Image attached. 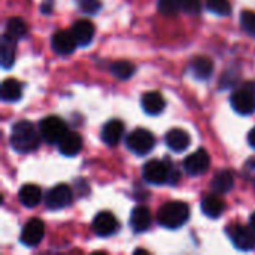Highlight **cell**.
Here are the masks:
<instances>
[{
	"label": "cell",
	"instance_id": "6da1fadb",
	"mask_svg": "<svg viewBox=\"0 0 255 255\" xmlns=\"http://www.w3.org/2000/svg\"><path fill=\"white\" fill-rule=\"evenodd\" d=\"M39 137L34 126L30 121H18L10 130V145L18 152H31L39 146Z\"/></svg>",
	"mask_w": 255,
	"mask_h": 255
},
{
	"label": "cell",
	"instance_id": "7a4b0ae2",
	"mask_svg": "<svg viewBox=\"0 0 255 255\" xmlns=\"http://www.w3.org/2000/svg\"><path fill=\"white\" fill-rule=\"evenodd\" d=\"M190 218V208L184 202H169L164 203L157 212V223L169 230H176L182 227Z\"/></svg>",
	"mask_w": 255,
	"mask_h": 255
},
{
	"label": "cell",
	"instance_id": "3957f363",
	"mask_svg": "<svg viewBox=\"0 0 255 255\" xmlns=\"http://www.w3.org/2000/svg\"><path fill=\"white\" fill-rule=\"evenodd\" d=\"M39 133L45 142L58 143L67 133V126L58 117H46L39 123Z\"/></svg>",
	"mask_w": 255,
	"mask_h": 255
},
{
	"label": "cell",
	"instance_id": "277c9868",
	"mask_svg": "<svg viewBox=\"0 0 255 255\" xmlns=\"http://www.w3.org/2000/svg\"><path fill=\"white\" fill-rule=\"evenodd\" d=\"M126 143L127 148L136 155H146L148 152L152 151L155 145V137L152 136L151 131L145 128H136L127 136Z\"/></svg>",
	"mask_w": 255,
	"mask_h": 255
},
{
	"label": "cell",
	"instance_id": "5b68a950",
	"mask_svg": "<svg viewBox=\"0 0 255 255\" xmlns=\"http://www.w3.org/2000/svg\"><path fill=\"white\" fill-rule=\"evenodd\" d=\"M142 175L148 184H152V185L166 184V182H169V178H170L169 164H167V161L151 160V161L145 163V166L142 169Z\"/></svg>",
	"mask_w": 255,
	"mask_h": 255
},
{
	"label": "cell",
	"instance_id": "8992f818",
	"mask_svg": "<svg viewBox=\"0 0 255 255\" xmlns=\"http://www.w3.org/2000/svg\"><path fill=\"white\" fill-rule=\"evenodd\" d=\"M227 236L230 238L232 244L241 250V251H250L255 248V241H254V232L253 229L244 227L241 224H232L230 227L226 229Z\"/></svg>",
	"mask_w": 255,
	"mask_h": 255
},
{
	"label": "cell",
	"instance_id": "52a82bcc",
	"mask_svg": "<svg viewBox=\"0 0 255 255\" xmlns=\"http://www.w3.org/2000/svg\"><path fill=\"white\" fill-rule=\"evenodd\" d=\"M72 199H73V194H72L70 187L66 184H58L48 191L45 197V205L51 211L64 209L66 206L72 203Z\"/></svg>",
	"mask_w": 255,
	"mask_h": 255
},
{
	"label": "cell",
	"instance_id": "ba28073f",
	"mask_svg": "<svg viewBox=\"0 0 255 255\" xmlns=\"http://www.w3.org/2000/svg\"><path fill=\"white\" fill-rule=\"evenodd\" d=\"M230 103L239 115H250L255 109V94L250 87L244 85V88H239L232 94Z\"/></svg>",
	"mask_w": 255,
	"mask_h": 255
},
{
	"label": "cell",
	"instance_id": "9c48e42d",
	"mask_svg": "<svg viewBox=\"0 0 255 255\" xmlns=\"http://www.w3.org/2000/svg\"><path fill=\"white\" fill-rule=\"evenodd\" d=\"M45 236V224L39 218H31L22 227L19 242L25 247H37Z\"/></svg>",
	"mask_w": 255,
	"mask_h": 255
},
{
	"label": "cell",
	"instance_id": "30bf717a",
	"mask_svg": "<svg viewBox=\"0 0 255 255\" xmlns=\"http://www.w3.org/2000/svg\"><path fill=\"white\" fill-rule=\"evenodd\" d=\"M209 166H211V158H209V154L203 148L197 149L196 152H193L184 160V169L191 176L205 173L209 169Z\"/></svg>",
	"mask_w": 255,
	"mask_h": 255
},
{
	"label": "cell",
	"instance_id": "8fae6325",
	"mask_svg": "<svg viewBox=\"0 0 255 255\" xmlns=\"http://www.w3.org/2000/svg\"><path fill=\"white\" fill-rule=\"evenodd\" d=\"M118 229V221L111 212H100L93 220V232L100 238H108L114 235Z\"/></svg>",
	"mask_w": 255,
	"mask_h": 255
},
{
	"label": "cell",
	"instance_id": "7c38bea8",
	"mask_svg": "<svg viewBox=\"0 0 255 255\" xmlns=\"http://www.w3.org/2000/svg\"><path fill=\"white\" fill-rule=\"evenodd\" d=\"M78 42L70 31H66V30H60L57 33H54L52 39H51V46L52 49L60 54V55H67V54H72L76 48Z\"/></svg>",
	"mask_w": 255,
	"mask_h": 255
},
{
	"label": "cell",
	"instance_id": "4fadbf2b",
	"mask_svg": "<svg viewBox=\"0 0 255 255\" xmlns=\"http://www.w3.org/2000/svg\"><path fill=\"white\" fill-rule=\"evenodd\" d=\"M151 223H152V215L146 206H137L131 211L130 227L133 232H136V233L146 232L151 227Z\"/></svg>",
	"mask_w": 255,
	"mask_h": 255
},
{
	"label": "cell",
	"instance_id": "5bb4252c",
	"mask_svg": "<svg viewBox=\"0 0 255 255\" xmlns=\"http://www.w3.org/2000/svg\"><path fill=\"white\" fill-rule=\"evenodd\" d=\"M190 70L193 73V76L199 81H206L212 76L214 73V63L209 57L205 55H199L194 57L190 61Z\"/></svg>",
	"mask_w": 255,
	"mask_h": 255
},
{
	"label": "cell",
	"instance_id": "9a60e30c",
	"mask_svg": "<svg viewBox=\"0 0 255 255\" xmlns=\"http://www.w3.org/2000/svg\"><path fill=\"white\" fill-rule=\"evenodd\" d=\"M190 143H191V137L182 128H172L166 134V145L175 152L185 151L190 146Z\"/></svg>",
	"mask_w": 255,
	"mask_h": 255
},
{
	"label": "cell",
	"instance_id": "2e32d148",
	"mask_svg": "<svg viewBox=\"0 0 255 255\" xmlns=\"http://www.w3.org/2000/svg\"><path fill=\"white\" fill-rule=\"evenodd\" d=\"M123 133H124V124H123V121H120V120H111L102 128V140L106 145H109V146H115L121 140Z\"/></svg>",
	"mask_w": 255,
	"mask_h": 255
},
{
	"label": "cell",
	"instance_id": "e0dca14e",
	"mask_svg": "<svg viewBox=\"0 0 255 255\" xmlns=\"http://www.w3.org/2000/svg\"><path fill=\"white\" fill-rule=\"evenodd\" d=\"M94 31H96L94 24L88 19H79L72 25V33H73L78 45H82V46L88 45L93 40Z\"/></svg>",
	"mask_w": 255,
	"mask_h": 255
},
{
	"label": "cell",
	"instance_id": "ac0fdd59",
	"mask_svg": "<svg viewBox=\"0 0 255 255\" xmlns=\"http://www.w3.org/2000/svg\"><path fill=\"white\" fill-rule=\"evenodd\" d=\"M60 152L66 157H75L82 149V139L75 131H67L64 137L58 142Z\"/></svg>",
	"mask_w": 255,
	"mask_h": 255
},
{
	"label": "cell",
	"instance_id": "d6986e66",
	"mask_svg": "<svg viewBox=\"0 0 255 255\" xmlns=\"http://www.w3.org/2000/svg\"><path fill=\"white\" fill-rule=\"evenodd\" d=\"M142 108L148 115H158L166 108V100L158 91H149L142 96Z\"/></svg>",
	"mask_w": 255,
	"mask_h": 255
},
{
	"label": "cell",
	"instance_id": "ffe728a7",
	"mask_svg": "<svg viewBox=\"0 0 255 255\" xmlns=\"http://www.w3.org/2000/svg\"><path fill=\"white\" fill-rule=\"evenodd\" d=\"M18 199H19L21 205H24L25 208H36L40 203L42 191H40V188L37 185L27 184V185H24V187L19 188Z\"/></svg>",
	"mask_w": 255,
	"mask_h": 255
},
{
	"label": "cell",
	"instance_id": "44dd1931",
	"mask_svg": "<svg viewBox=\"0 0 255 255\" xmlns=\"http://www.w3.org/2000/svg\"><path fill=\"white\" fill-rule=\"evenodd\" d=\"M226 209V203L220 196H206L202 200V212L208 217V218H220L223 215Z\"/></svg>",
	"mask_w": 255,
	"mask_h": 255
},
{
	"label": "cell",
	"instance_id": "7402d4cb",
	"mask_svg": "<svg viewBox=\"0 0 255 255\" xmlns=\"http://www.w3.org/2000/svg\"><path fill=\"white\" fill-rule=\"evenodd\" d=\"M15 49H16V39L10 37L7 33L1 36V66L4 69H10L15 61Z\"/></svg>",
	"mask_w": 255,
	"mask_h": 255
},
{
	"label": "cell",
	"instance_id": "603a6c76",
	"mask_svg": "<svg viewBox=\"0 0 255 255\" xmlns=\"http://www.w3.org/2000/svg\"><path fill=\"white\" fill-rule=\"evenodd\" d=\"M0 96L4 102H16L22 96V85L16 79L9 78L0 87Z\"/></svg>",
	"mask_w": 255,
	"mask_h": 255
},
{
	"label": "cell",
	"instance_id": "cb8c5ba5",
	"mask_svg": "<svg viewBox=\"0 0 255 255\" xmlns=\"http://www.w3.org/2000/svg\"><path fill=\"white\" fill-rule=\"evenodd\" d=\"M233 185H235V178L229 170H220L212 179V188L220 194L229 193L233 188Z\"/></svg>",
	"mask_w": 255,
	"mask_h": 255
},
{
	"label": "cell",
	"instance_id": "d4e9b609",
	"mask_svg": "<svg viewBox=\"0 0 255 255\" xmlns=\"http://www.w3.org/2000/svg\"><path fill=\"white\" fill-rule=\"evenodd\" d=\"M6 33L13 39H21L27 34V24L21 18H10L6 22Z\"/></svg>",
	"mask_w": 255,
	"mask_h": 255
},
{
	"label": "cell",
	"instance_id": "484cf974",
	"mask_svg": "<svg viewBox=\"0 0 255 255\" xmlns=\"http://www.w3.org/2000/svg\"><path fill=\"white\" fill-rule=\"evenodd\" d=\"M111 72H112V75H114L115 78H118V79H128V78H131L133 73H134V66H133L130 61L120 60V61L112 63Z\"/></svg>",
	"mask_w": 255,
	"mask_h": 255
},
{
	"label": "cell",
	"instance_id": "4316f807",
	"mask_svg": "<svg viewBox=\"0 0 255 255\" xmlns=\"http://www.w3.org/2000/svg\"><path fill=\"white\" fill-rule=\"evenodd\" d=\"M208 10H211L215 15L227 16L232 13V6L229 0H205Z\"/></svg>",
	"mask_w": 255,
	"mask_h": 255
},
{
	"label": "cell",
	"instance_id": "83f0119b",
	"mask_svg": "<svg viewBox=\"0 0 255 255\" xmlns=\"http://www.w3.org/2000/svg\"><path fill=\"white\" fill-rule=\"evenodd\" d=\"M181 9H182V0H158V10L166 16L175 15Z\"/></svg>",
	"mask_w": 255,
	"mask_h": 255
},
{
	"label": "cell",
	"instance_id": "f1b7e54d",
	"mask_svg": "<svg viewBox=\"0 0 255 255\" xmlns=\"http://www.w3.org/2000/svg\"><path fill=\"white\" fill-rule=\"evenodd\" d=\"M76 4H78L79 10L87 15H94L102 7L100 0H76Z\"/></svg>",
	"mask_w": 255,
	"mask_h": 255
},
{
	"label": "cell",
	"instance_id": "f546056e",
	"mask_svg": "<svg viewBox=\"0 0 255 255\" xmlns=\"http://www.w3.org/2000/svg\"><path fill=\"white\" fill-rule=\"evenodd\" d=\"M241 24L244 27V30L251 34V36H255V12H251V10H244L241 13Z\"/></svg>",
	"mask_w": 255,
	"mask_h": 255
},
{
	"label": "cell",
	"instance_id": "4dcf8cb0",
	"mask_svg": "<svg viewBox=\"0 0 255 255\" xmlns=\"http://www.w3.org/2000/svg\"><path fill=\"white\" fill-rule=\"evenodd\" d=\"M182 10L188 15H197L202 10V0H182Z\"/></svg>",
	"mask_w": 255,
	"mask_h": 255
},
{
	"label": "cell",
	"instance_id": "1f68e13d",
	"mask_svg": "<svg viewBox=\"0 0 255 255\" xmlns=\"http://www.w3.org/2000/svg\"><path fill=\"white\" fill-rule=\"evenodd\" d=\"M245 175H247L248 179L255 181V157L250 158V161L247 163V166H245Z\"/></svg>",
	"mask_w": 255,
	"mask_h": 255
},
{
	"label": "cell",
	"instance_id": "d6a6232c",
	"mask_svg": "<svg viewBox=\"0 0 255 255\" xmlns=\"http://www.w3.org/2000/svg\"><path fill=\"white\" fill-rule=\"evenodd\" d=\"M52 7H54V0H43L40 10H42L43 13H51V12H52Z\"/></svg>",
	"mask_w": 255,
	"mask_h": 255
},
{
	"label": "cell",
	"instance_id": "836d02e7",
	"mask_svg": "<svg viewBox=\"0 0 255 255\" xmlns=\"http://www.w3.org/2000/svg\"><path fill=\"white\" fill-rule=\"evenodd\" d=\"M248 143H250L253 148H255V127L250 131V134H248Z\"/></svg>",
	"mask_w": 255,
	"mask_h": 255
},
{
	"label": "cell",
	"instance_id": "e575fe53",
	"mask_svg": "<svg viewBox=\"0 0 255 255\" xmlns=\"http://www.w3.org/2000/svg\"><path fill=\"white\" fill-rule=\"evenodd\" d=\"M250 227L255 230V212L251 215V218H250Z\"/></svg>",
	"mask_w": 255,
	"mask_h": 255
},
{
	"label": "cell",
	"instance_id": "d590c367",
	"mask_svg": "<svg viewBox=\"0 0 255 255\" xmlns=\"http://www.w3.org/2000/svg\"><path fill=\"white\" fill-rule=\"evenodd\" d=\"M253 232H254V241H255V230H253Z\"/></svg>",
	"mask_w": 255,
	"mask_h": 255
}]
</instances>
